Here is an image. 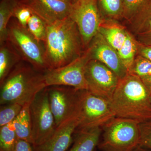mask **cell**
Masks as SVG:
<instances>
[{"label": "cell", "mask_w": 151, "mask_h": 151, "mask_svg": "<svg viewBox=\"0 0 151 151\" xmlns=\"http://www.w3.org/2000/svg\"><path fill=\"white\" fill-rule=\"evenodd\" d=\"M58 1L68 3V4H70L71 5H73V4H74L77 1V0H58Z\"/></svg>", "instance_id": "obj_34"}, {"label": "cell", "mask_w": 151, "mask_h": 151, "mask_svg": "<svg viewBox=\"0 0 151 151\" xmlns=\"http://www.w3.org/2000/svg\"><path fill=\"white\" fill-rule=\"evenodd\" d=\"M140 78L151 97V75Z\"/></svg>", "instance_id": "obj_33"}, {"label": "cell", "mask_w": 151, "mask_h": 151, "mask_svg": "<svg viewBox=\"0 0 151 151\" xmlns=\"http://www.w3.org/2000/svg\"><path fill=\"white\" fill-rule=\"evenodd\" d=\"M151 15V1L139 14V18L143 21Z\"/></svg>", "instance_id": "obj_32"}, {"label": "cell", "mask_w": 151, "mask_h": 151, "mask_svg": "<svg viewBox=\"0 0 151 151\" xmlns=\"http://www.w3.org/2000/svg\"><path fill=\"white\" fill-rule=\"evenodd\" d=\"M103 12L106 15L112 18L122 17L123 0H98Z\"/></svg>", "instance_id": "obj_25"}, {"label": "cell", "mask_w": 151, "mask_h": 151, "mask_svg": "<svg viewBox=\"0 0 151 151\" xmlns=\"http://www.w3.org/2000/svg\"><path fill=\"white\" fill-rule=\"evenodd\" d=\"M79 116L80 121L75 132L96 128H102L116 117L109 100L83 90Z\"/></svg>", "instance_id": "obj_6"}, {"label": "cell", "mask_w": 151, "mask_h": 151, "mask_svg": "<svg viewBox=\"0 0 151 151\" xmlns=\"http://www.w3.org/2000/svg\"><path fill=\"white\" fill-rule=\"evenodd\" d=\"M50 105L57 127L79 114L83 90L64 86L47 87Z\"/></svg>", "instance_id": "obj_9"}, {"label": "cell", "mask_w": 151, "mask_h": 151, "mask_svg": "<svg viewBox=\"0 0 151 151\" xmlns=\"http://www.w3.org/2000/svg\"><path fill=\"white\" fill-rule=\"evenodd\" d=\"M140 132V146L151 150V121L139 124Z\"/></svg>", "instance_id": "obj_29"}, {"label": "cell", "mask_w": 151, "mask_h": 151, "mask_svg": "<svg viewBox=\"0 0 151 151\" xmlns=\"http://www.w3.org/2000/svg\"><path fill=\"white\" fill-rule=\"evenodd\" d=\"M18 139L27 141L33 145L29 104L23 106L20 113L13 121Z\"/></svg>", "instance_id": "obj_18"}, {"label": "cell", "mask_w": 151, "mask_h": 151, "mask_svg": "<svg viewBox=\"0 0 151 151\" xmlns=\"http://www.w3.org/2000/svg\"><path fill=\"white\" fill-rule=\"evenodd\" d=\"M1 85L0 104H30L47 87L43 73L22 60L17 64Z\"/></svg>", "instance_id": "obj_3"}, {"label": "cell", "mask_w": 151, "mask_h": 151, "mask_svg": "<svg viewBox=\"0 0 151 151\" xmlns=\"http://www.w3.org/2000/svg\"><path fill=\"white\" fill-rule=\"evenodd\" d=\"M151 1V0H123L122 17L129 20L134 19Z\"/></svg>", "instance_id": "obj_23"}, {"label": "cell", "mask_w": 151, "mask_h": 151, "mask_svg": "<svg viewBox=\"0 0 151 151\" xmlns=\"http://www.w3.org/2000/svg\"><path fill=\"white\" fill-rule=\"evenodd\" d=\"M27 29L38 41L43 43L45 41L47 24L34 12L28 22Z\"/></svg>", "instance_id": "obj_22"}, {"label": "cell", "mask_w": 151, "mask_h": 151, "mask_svg": "<svg viewBox=\"0 0 151 151\" xmlns=\"http://www.w3.org/2000/svg\"><path fill=\"white\" fill-rule=\"evenodd\" d=\"M11 151H33V145L27 141L17 139Z\"/></svg>", "instance_id": "obj_30"}, {"label": "cell", "mask_w": 151, "mask_h": 151, "mask_svg": "<svg viewBox=\"0 0 151 151\" xmlns=\"http://www.w3.org/2000/svg\"><path fill=\"white\" fill-rule=\"evenodd\" d=\"M69 17L78 27L83 47L88 46L99 32L103 22L97 0H77L72 5Z\"/></svg>", "instance_id": "obj_10"}, {"label": "cell", "mask_w": 151, "mask_h": 151, "mask_svg": "<svg viewBox=\"0 0 151 151\" xmlns=\"http://www.w3.org/2000/svg\"><path fill=\"white\" fill-rule=\"evenodd\" d=\"M110 103L116 117L151 121V97L139 76L129 73L120 79Z\"/></svg>", "instance_id": "obj_2"}, {"label": "cell", "mask_w": 151, "mask_h": 151, "mask_svg": "<svg viewBox=\"0 0 151 151\" xmlns=\"http://www.w3.org/2000/svg\"><path fill=\"white\" fill-rule=\"evenodd\" d=\"M8 27L7 41L18 52L24 61L38 71L44 73L49 70L43 43L39 42L13 17Z\"/></svg>", "instance_id": "obj_5"}, {"label": "cell", "mask_w": 151, "mask_h": 151, "mask_svg": "<svg viewBox=\"0 0 151 151\" xmlns=\"http://www.w3.org/2000/svg\"><path fill=\"white\" fill-rule=\"evenodd\" d=\"M91 59L88 47L80 56L67 65L47 70L43 73L47 87L64 86L79 90H88L85 71L87 63Z\"/></svg>", "instance_id": "obj_7"}, {"label": "cell", "mask_w": 151, "mask_h": 151, "mask_svg": "<svg viewBox=\"0 0 151 151\" xmlns=\"http://www.w3.org/2000/svg\"><path fill=\"white\" fill-rule=\"evenodd\" d=\"M45 22L51 24L70 16L72 5L58 0H21Z\"/></svg>", "instance_id": "obj_14"}, {"label": "cell", "mask_w": 151, "mask_h": 151, "mask_svg": "<svg viewBox=\"0 0 151 151\" xmlns=\"http://www.w3.org/2000/svg\"></svg>", "instance_id": "obj_36"}, {"label": "cell", "mask_w": 151, "mask_h": 151, "mask_svg": "<svg viewBox=\"0 0 151 151\" xmlns=\"http://www.w3.org/2000/svg\"><path fill=\"white\" fill-rule=\"evenodd\" d=\"M137 54L151 61V45H144L139 43Z\"/></svg>", "instance_id": "obj_31"}, {"label": "cell", "mask_w": 151, "mask_h": 151, "mask_svg": "<svg viewBox=\"0 0 151 151\" xmlns=\"http://www.w3.org/2000/svg\"><path fill=\"white\" fill-rule=\"evenodd\" d=\"M134 151H151V150L139 146L137 149H135Z\"/></svg>", "instance_id": "obj_35"}, {"label": "cell", "mask_w": 151, "mask_h": 151, "mask_svg": "<svg viewBox=\"0 0 151 151\" xmlns=\"http://www.w3.org/2000/svg\"><path fill=\"white\" fill-rule=\"evenodd\" d=\"M139 123L115 117L102 127L98 148L102 151H134L140 145Z\"/></svg>", "instance_id": "obj_4"}, {"label": "cell", "mask_w": 151, "mask_h": 151, "mask_svg": "<svg viewBox=\"0 0 151 151\" xmlns=\"http://www.w3.org/2000/svg\"><path fill=\"white\" fill-rule=\"evenodd\" d=\"M19 0H1L0 3V45L7 40L8 27Z\"/></svg>", "instance_id": "obj_19"}, {"label": "cell", "mask_w": 151, "mask_h": 151, "mask_svg": "<svg viewBox=\"0 0 151 151\" xmlns=\"http://www.w3.org/2000/svg\"><path fill=\"white\" fill-rule=\"evenodd\" d=\"M1 105L0 127L13 122L23 107L18 103H9Z\"/></svg>", "instance_id": "obj_24"}, {"label": "cell", "mask_w": 151, "mask_h": 151, "mask_svg": "<svg viewBox=\"0 0 151 151\" xmlns=\"http://www.w3.org/2000/svg\"><path fill=\"white\" fill-rule=\"evenodd\" d=\"M86 77L88 91L111 101L120 79L102 63L91 59L86 65Z\"/></svg>", "instance_id": "obj_11"}, {"label": "cell", "mask_w": 151, "mask_h": 151, "mask_svg": "<svg viewBox=\"0 0 151 151\" xmlns=\"http://www.w3.org/2000/svg\"><path fill=\"white\" fill-rule=\"evenodd\" d=\"M138 42L144 45H151V15L137 25Z\"/></svg>", "instance_id": "obj_27"}, {"label": "cell", "mask_w": 151, "mask_h": 151, "mask_svg": "<svg viewBox=\"0 0 151 151\" xmlns=\"http://www.w3.org/2000/svg\"><path fill=\"white\" fill-rule=\"evenodd\" d=\"M129 73L140 78L151 75V61L137 54Z\"/></svg>", "instance_id": "obj_26"}, {"label": "cell", "mask_w": 151, "mask_h": 151, "mask_svg": "<svg viewBox=\"0 0 151 151\" xmlns=\"http://www.w3.org/2000/svg\"><path fill=\"white\" fill-rule=\"evenodd\" d=\"M33 145L45 142L57 128L52 112L47 87L38 93L29 104Z\"/></svg>", "instance_id": "obj_8"}, {"label": "cell", "mask_w": 151, "mask_h": 151, "mask_svg": "<svg viewBox=\"0 0 151 151\" xmlns=\"http://www.w3.org/2000/svg\"><path fill=\"white\" fill-rule=\"evenodd\" d=\"M43 44L50 69L67 65L82 54L81 35L70 17L47 24L46 37Z\"/></svg>", "instance_id": "obj_1"}, {"label": "cell", "mask_w": 151, "mask_h": 151, "mask_svg": "<svg viewBox=\"0 0 151 151\" xmlns=\"http://www.w3.org/2000/svg\"><path fill=\"white\" fill-rule=\"evenodd\" d=\"M102 133L100 127L75 132L73 145L68 151H96Z\"/></svg>", "instance_id": "obj_15"}, {"label": "cell", "mask_w": 151, "mask_h": 151, "mask_svg": "<svg viewBox=\"0 0 151 151\" xmlns=\"http://www.w3.org/2000/svg\"><path fill=\"white\" fill-rule=\"evenodd\" d=\"M21 57L7 40L0 47V84L2 83L14 68L22 61Z\"/></svg>", "instance_id": "obj_17"}, {"label": "cell", "mask_w": 151, "mask_h": 151, "mask_svg": "<svg viewBox=\"0 0 151 151\" xmlns=\"http://www.w3.org/2000/svg\"><path fill=\"white\" fill-rule=\"evenodd\" d=\"M0 127V151H11L18 139L13 122Z\"/></svg>", "instance_id": "obj_21"}, {"label": "cell", "mask_w": 151, "mask_h": 151, "mask_svg": "<svg viewBox=\"0 0 151 151\" xmlns=\"http://www.w3.org/2000/svg\"><path fill=\"white\" fill-rule=\"evenodd\" d=\"M90 47L91 59L96 60L106 65L120 79L129 73L118 52L98 32L92 40Z\"/></svg>", "instance_id": "obj_12"}, {"label": "cell", "mask_w": 151, "mask_h": 151, "mask_svg": "<svg viewBox=\"0 0 151 151\" xmlns=\"http://www.w3.org/2000/svg\"><path fill=\"white\" fill-rule=\"evenodd\" d=\"M139 44L129 33L124 45L118 51L122 62L129 72L138 54Z\"/></svg>", "instance_id": "obj_20"}, {"label": "cell", "mask_w": 151, "mask_h": 151, "mask_svg": "<svg viewBox=\"0 0 151 151\" xmlns=\"http://www.w3.org/2000/svg\"><path fill=\"white\" fill-rule=\"evenodd\" d=\"M79 114L57 127L52 135L39 145H33V151H67L72 145L74 133L79 124Z\"/></svg>", "instance_id": "obj_13"}, {"label": "cell", "mask_w": 151, "mask_h": 151, "mask_svg": "<svg viewBox=\"0 0 151 151\" xmlns=\"http://www.w3.org/2000/svg\"><path fill=\"white\" fill-rule=\"evenodd\" d=\"M99 33L117 52L129 33L122 26L112 21L103 22Z\"/></svg>", "instance_id": "obj_16"}, {"label": "cell", "mask_w": 151, "mask_h": 151, "mask_svg": "<svg viewBox=\"0 0 151 151\" xmlns=\"http://www.w3.org/2000/svg\"><path fill=\"white\" fill-rule=\"evenodd\" d=\"M33 12L27 6L19 2L14 12L13 17L24 27L27 28L28 22Z\"/></svg>", "instance_id": "obj_28"}]
</instances>
